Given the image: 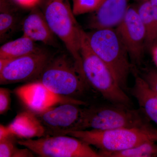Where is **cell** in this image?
<instances>
[{
  "label": "cell",
  "mask_w": 157,
  "mask_h": 157,
  "mask_svg": "<svg viewBox=\"0 0 157 157\" xmlns=\"http://www.w3.org/2000/svg\"><path fill=\"white\" fill-rule=\"evenodd\" d=\"M79 106L74 103H63L36 114L45 128V136L67 135L70 132L79 131L83 110Z\"/></svg>",
  "instance_id": "obj_9"
},
{
  "label": "cell",
  "mask_w": 157,
  "mask_h": 157,
  "mask_svg": "<svg viewBox=\"0 0 157 157\" xmlns=\"http://www.w3.org/2000/svg\"><path fill=\"white\" fill-rule=\"evenodd\" d=\"M143 78L157 95V71L151 70L149 71L144 75Z\"/></svg>",
  "instance_id": "obj_23"
},
{
  "label": "cell",
  "mask_w": 157,
  "mask_h": 157,
  "mask_svg": "<svg viewBox=\"0 0 157 157\" xmlns=\"http://www.w3.org/2000/svg\"><path fill=\"white\" fill-rule=\"evenodd\" d=\"M15 136L11 135L0 140V157H21L24 149L17 148Z\"/></svg>",
  "instance_id": "obj_20"
},
{
  "label": "cell",
  "mask_w": 157,
  "mask_h": 157,
  "mask_svg": "<svg viewBox=\"0 0 157 157\" xmlns=\"http://www.w3.org/2000/svg\"><path fill=\"white\" fill-rule=\"evenodd\" d=\"M41 0H13L19 7L25 9H32L39 5Z\"/></svg>",
  "instance_id": "obj_24"
},
{
  "label": "cell",
  "mask_w": 157,
  "mask_h": 157,
  "mask_svg": "<svg viewBox=\"0 0 157 157\" xmlns=\"http://www.w3.org/2000/svg\"><path fill=\"white\" fill-rule=\"evenodd\" d=\"M156 142L147 141L121 151L100 154L101 157H157Z\"/></svg>",
  "instance_id": "obj_19"
},
{
  "label": "cell",
  "mask_w": 157,
  "mask_h": 157,
  "mask_svg": "<svg viewBox=\"0 0 157 157\" xmlns=\"http://www.w3.org/2000/svg\"><path fill=\"white\" fill-rule=\"evenodd\" d=\"M105 0H73L72 10L74 15H81L95 11Z\"/></svg>",
  "instance_id": "obj_21"
},
{
  "label": "cell",
  "mask_w": 157,
  "mask_h": 157,
  "mask_svg": "<svg viewBox=\"0 0 157 157\" xmlns=\"http://www.w3.org/2000/svg\"><path fill=\"white\" fill-rule=\"evenodd\" d=\"M17 143L42 157H101L87 143L67 135L21 139Z\"/></svg>",
  "instance_id": "obj_7"
},
{
  "label": "cell",
  "mask_w": 157,
  "mask_h": 157,
  "mask_svg": "<svg viewBox=\"0 0 157 157\" xmlns=\"http://www.w3.org/2000/svg\"><path fill=\"white\" fill-rule=\"evenodd\" d=\"M130 0H105L92 12L88 21L89 28L93 30L115 29L125 16Z\"/></svg>",
  "instance_id": "obj_12"
},
{
  "label": "cell",
  "mask_w": 157,
  "mask_h": 157,
  "mask_svg": "<svg viewBox=\"0 0 157 157\" xmlns=\"http://www.w3.org/2000/svg\"><path fill=\"white\" fill-rule=\"evenodd\" d=\"M11 91L6 88H0V114H4L10 109Z\"/></svg>",
  "instance_id": "obj_22"
},
{
  "label": "cell",
  "mask_w": 157,
  "mask_h": 157,
  "mask_svg": "<svg viewBox=\"0 0 157 157\" xmlns=\"http://www.w3.org/2000/svg\"><path fill=\"white\" fill-rule=\"evenodd\" d=\"M17 5L13 0H0V40L5 41L16 29L20 21Z\"/></svg>",
  "instance_id": "obj_16"
},
{
  "label": "cell",
  "mask_w": 157,
  "mask_h": 157,
  "mask_svg": "<svg viewBox=\"0 0 157 157\" xmlns=\"http://www.w3.org/2000/svg\"><path fill=\"white\" fill-rule=\"evenodd\" d=\"M137 10L146 32L145 47L151 48L157 42V7L145 0Z\"/></svg>",
  "instance_id": "obj_17"
},
{
  "label": "cell",
  "mask_w": 157,
  "mask_h": 157,
  "mask_svg": "<svg viewBox=\"0 0 157 157\" xmlns=\"http://www.w3.org/2000/svg\"><path fill=\"white\" fill-rule=\"evenodd\" d=\"M21 29L23 36L34 42H42L54 47L56 45V36L48 25L39 5L31 9L30 13L22 21Z\"/></svg>",
  "instance_id": "obj_13"
},
{
  "label": "cell",
  "mask_w": 157,
  "mask_h": 157,
  "mask_svg": "<svg viewBox=\"0 0 157 157\" xmlns=\"http://www.w3.org/2000/svg\"><path fill=\"white\" fill-rule=\"evenodd\" d=\"M115 29L127 48L132 63H140L145 48L146 32L137 8L129 6L125 16Z\"/></svg>",
  "instance_id": "obj_10"
},
{
  "label": "cell",
  "mask_w": 157,
  "mask_h": 157,
  "mask_svg": "<svg viewBox=\"0 0 157 157\" xmlns=\"http://www.w3.org/2000/svg\"><path fill=\"white\" fill-rule=\"evenodd\" d=\"M50 57L48 53L41 49L17 58L0 59V84L38 80Z\"/></svg>",
  "instance_id": "obj_8"
},
{
  "label": "cell",
  "mask_w": 157,
  "mask_h": 157,
  "mask_svg": "<svg viewBox=\"0 0 157 157\" xmlns=\"http://www.w3.org/2000/svg\"><path fill=\"white\" fill-rule=\"evenodd\" d=\"M12 135L10 132L9 126H5L3 125H0V140Z\"/></svg>",
  "instance_id": "obj_25"
},
{
  "label": "cell",
  "mask_w": 157,
  "mask_h": 157,
  "mask_svg": "<svg viewBox=\"0 0 157 157\" xmlns=\"http://www.w3.org/2000/svg\"><path fill=\"white\" fill-rule=\"evenodd\" d=\"M37 81L58 95L76 100L89 85L72 56L64 54L50 56Z\"/></svg>",
  "instance_id": "obj_2"
},
{
  "label": "cell",
  "mask_w": 157,
  "mask_h": 157,
  "mask_svg": "<svg viewBox=\"0 0 157 157\" xmlns=\"http://www.w3.org/2000/svg\"><path fill=\"white\" fill-rule=\"evenodd\" d=\"M86 34L93 50L125 90L129 74L134 69L128 52L115 28L94 30Z\"/></svg>",
  "instance_id": "obj_4"
},
{
  "label": "cell",
  "mask_w": 157,
  "mask_h": 157,
  "mask_svg": "<svg viewBox=\"0 0 157 157\" xmlns=\"http://www.w3.org/2000/svg\"><path fill=\"white\" fill-rule=\"evenodd\" d=\"M14 92L29 110L35 114H39L63 103H74L81 106L86 104L81 100L68 99L58 95L38 81L17 87Z\"/></svg>",
  "instance_id": "obj_11"
},
{
  "label": "cell",
  "mask_w": 157,
  "mask_h": 157,
  "mask_svg": "<svg viewBox=\"0 0 157 157\" xmlns=\"http://www.w3.org/2000/svg\"><path fill=\"white\" fill-rule=\"evenodd\" d=\"M35 42L22 36L5 43L0 48V59H14L31 54L41 50Z\"/></svg>",
  "instance_id": "obj_18"
},
{
  "label": "cell",
  "mask_w": 157,
  "mask_h": 157,
  "mask_svg": "<svg viewBox=\"0 0 157 157\" xmlns=\"http://www.w3.org/2000/svg\"><path fill=\"white\" fill-rule=\"evenodd\" d=\"M11 134L21 139L44 137L45 129L36 114L31 111L17 114L8 125Z\"/></svg>",
  "instance_id": "obj_14"
},
{
  "label": "cell",
  "mask_w": 157,
  "mask_h": 157,
  "mask_svg": "<svg viewBox=\"0 0 157 157\" xmlns=\"http://www.w3.org/2000/svg\"><path fill=\"white\" fill-rule=\"evenodd\" d=\"M149 125L140 111L114 104L83 108L79 131L140 128Z\"/></svg>",
  "instance_id": "obj_6"
},
{
  "label": "cell",
  "mask_w": 157,
  "mask_h": 157,
  "mask_svg": "<svg viewBox=\"0 0 157 157\" xmlns=\"http://www.w3.org/2000/svg\"><path fill=\"white\" fill-rule=\"evenodd\" d=\"M151 49L153 60L157 67V42L152 47Z\"/></svg>",
  "instance_id": "obj_26"
},
{
  "label": "cell",
  "mask_w": 157,
  "mask_h": 157,
  "mask_svg": "<svg viewBox=\"0 0 157 157\" xmlns=\"http://www.w3.org/2000/svg\"><path fill=\"white\" fill-rule=\"evenodd\" d=\"M133 72L135 83L131 93L137 101L141 112L157 125V95L143 77L135 73V70Z\"/></svg>",
  "instance_id": "obj_15"
},
{
  "label": "cell",
  "mask_w": 157,
  "mask_h": 157,
  "mask_svg": "<svg viewBox=\"0 0 157 157\" xmlns=\"http://www.w3.org/2000/svg\"><path fill=\"white\" fill-rule=\"evenodd\" d=\"M152 5L157 6V0H148Z\"/></svg>",
  "instance_id": "obj_27"
},
{
  "label": "cell",
  "mask_w": 157,
  "mask_h": 157,
  "mask_svg": "<svg viewBox=\"0 0 157 157\" xmlns=\"http://www.w3.org/2000/svg\"><path fill=\"white\" fill-rule=\"evenodd\" d=\"M39 6L54 34L64 43L70 56L83 72L80 54L82 28L76 21L69 0H41Z\"/></svg>",
  "instance_id": "obj_5"
},
{
  "label": "cell",
  "mask_w": 157,
  "mask_h": 157,
  "mask_svg": "<svg viewBox=\"0 0 157 157\" xmlns=\"http://www.w3.org/2000/svg\"><path fill=\"white\" fill-rule=\"evenodd\" d=\"M80 54L88 84L109 102L128 107L132 102L105 63L90 46L86 32L80 33Z\"/></svg>",
  "instance_id": "obj_1"
},
{
  "label": "cell",
  "mask_w": 157,
  "mask_h": 157,
  "mask_svg": "<svg viewBox=\"0 0 157 157\" xmlns=\"http://www.w3.org/2000/svg\"><path fill=\"white\" fill-rule=\"evenodd\" d=\"M67 135L76 137L105 152L121 151L147 141L157 142V129L151 124L140 128L74 131Z\"/></svg>",
  "instance_id": "obj_3"
},
{
  "label": "cell",
  "mask_w": 157,
  "mask_h": 157,
  "mask_svg": "<svg viewBox=\"0 0 157 157\" xmlns=\"http://www.w3.org/2000/svg\"><path fill=\"white\" fill-rule=\"evenodd\" d=\"M144 1H145V0H144Z\"/></svg>",
  "instance_id": "obj_28"
}]
</instances>
